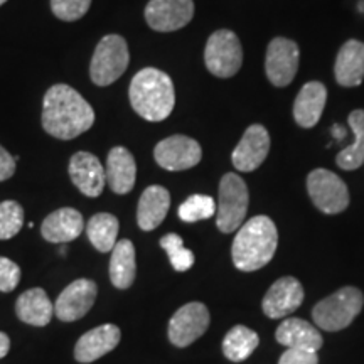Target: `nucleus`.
Wrapping results in <instances>:
<instances>
[{
    "instance_id": "nucleus-6",
    "label": "nucleus",
    "mask_w": 364,
    "mask_h": 364,
    "mask_svg": "<svg viewBox=\"0 0 364 364\" xmlns=\"http://www.w3.org/2000/svg\"><path fill=\"white\" fill-rule=\"evenodd\" d=\"M248 188L247 182L238 174L223 176L220 182V198H218L216 225L223 233H233L243 225L248 211Z\"/></svg>"
},
{
    "instance_id": "nucleus-10",
    "label": "nucleus",
    "mask_w": 364,
    "mask_h": 364,
    "mask_svg": "<svg viewBox=\"0 0 364 364\" xmlns=\"http://www.w3.org/2000/svg\"><path fill=\"white\" fill-rule=\"evenodd\" d=\"M156 162L166 171H188L201 162V145L186 135H172L164 139L154 150Z\"/></svg>"
},
{
    "instance_id": "nucleus-18",
    "label": "nucleus",
    "mask_w": 364,
    "mask_h": 364,
    "mask_svg": "<svg viewBox=\"0 0 364 364\" xmlns=\"http://www.w3.org/2000/svg\"><path fill=\"white\" fill-rule=\"evenodd\" d=\"M327 90L321 81H311L302 86L294 103V118L302 129H312L324 113Z\"/></svg>"
},
{
    "instance_id": "nucleus-33",
    "label": "nucleus",
    "mask_w": 364,
    "mask_h": 364,
    "mask_svg": "<svg viewBox=\"0 0 364 364\" xmlns=\"http://www.w3.org/2000/svg\"><path fill=\"white\" fill-rule=\"evenodd\" d=\"M21 280V268L16 262L0 257V292H12Z\"/></svg>"
},
{
    "instance_id": "nucleus-34",
    "label": "nucleus",
    "mask_w": 364,
    "mask_h": 364,
    "mask_svg": "<svg viewBox=\"0 0 364 364\" xmlns=\"http://www.w3.org/2000/svg\"><path fill=\"white\" fill-rule=\"evenodd\" d=\"M279 364H318V356L314 351L304 349H287L282 354Z\"/></svg>"
},
{
    "instance_id": "nucleus-25",
    "label": "nucleus",
    "mask_w": 364,
    "mask_h": 364,
    "mask_svg": "<svg viewBox=\"0 0 364 364\" xmlns=\"http://www.w3.org/2000/svg\"><path fill=\"white\" fill-rule=\"evenodd\" d=\"M136 273L135 247L130 240H120L112 250L110 280L117 289H129Z\"/></svg>"
},
{
    "instance_id": "nucleus-3",
    "label": "nucleus",
    "mask_w": 364,
    "mask_h": 364,
    "mask_svg": "<svg viewBox=\"0 0 364 364\" xmlns=\"http://www.w3.org/2000/svg\"><path fill=\"white\" fill-rule=\"evenodd\" d=\"M279 245V231L268 216H255L241 225L235 236L231 257L241 272L260 270L272 260Z\"/></svg>"
},
{
    "instance_id": "nucleus-16",
    "label": "nucleus",
    "mask_w": 364,
    "mask_h": 364,
    "mask_svg": "<svg viewBox=\"0 0 364 364\" xmlns=\"http://www.w3.org/2000/svg\"><path fill=\"white\" fill-rule=\"evenodd\" d=\"M73 184L88 198H98L103 193L107 174L97 156L90 152H76L70 161Z\"/></svg>"
},
{
    "instance_id": "nucleus-31",
    "label": "nucleus",
    "mask_w": 364,
    "mask_h": 364,
    "mask_svg": "<svg viewBox=\"0 0 364 364\" xmlns=\"http://www.w3.org/2000/svg\"><path fill=\"white\" fill-rule=\"evenodd\" d=\"M24 226V209L16 201L0 203V240H11Z\"/></svg>"
},
{
    "instance_id": "nucleus-38",
    "label": "nucleus",
    "mask_w": 364,
    "mask_h": 364,
    "mask_svg": "<svg viewBox=\"0 0 364 364\" xmlns=\"http://www.w3.org/2000/svg\"><path fill=\"white\" fill-rule=\"evenodd\" d=\"M6 2H7V0H0V6H4Z\"/></svg>"
},
{
    "instance_id": "nucleus-12",
    "label": "nucleus",
    "mask_w": 364,
    "mask_h": 364,
    "mask_svg": "<svg viewBox=\"0 0 364 364\" xmlns=\"http://www.w3.org/2000/svg\"><path fill=\"white\" fill-rule=\"evenodd\" d=\"M194 17L193 0H150L145 21L157 33H174L188 26Z\"/></svg>"
},
{
    "instance_id": "nucleus-22",
    "label": "nucleus",
    "mask_w": 364,
    "mask_h": 364,
    "mask_svg": "<svg viewBox=\"0 0 364 364\" xmlns=\"http://www.w3.org/2000/svg\"><path fill=\"white\" fill-rule=\"evenodd\" d=\"M107 182L115 194H127L134 189L136 164L129 149L113 147L107 161Z\"/></svg>"
},
{
    "instance_id": "nucleus-13",
    "label": "nucleus",
    "mask_w": 364,
    "mask_h": 364,
    "mask_svg": "<svg viewBox=\"0 0 364 364\" xmlns=\"http://www.w3.org/2000/svg\"><path fill=\"white\" fill-rule=\"evenodd\" d=\"M97 294L98 289L93 280H75L58 297L56 304H54V314L63 322L80 321L93 307Z\"/></svg>"
},
{
    "instance_id": "nucleus-30",
    "label": "nucleus",
    "mask_w": 364,
    "mask_h": 364,
    "mask_svg": "<svg viewBox=\"0 0 364 364\" xmlns=\"http://www.w3.org/2000/svg\"><path fill=\"white\" fill-rule=\"evenodd\" d=\"M161 247L169 255L171 265L176 272H186L194 265V253L184 247V241L179 235H166L161 238Z\"/></svg>"
},
{
    "instance_id": "nucleus-28",
    "label": "nucleus",
    "mask_w": 364,
    "mask_h": 364,
    "mask_svg": "<svg viewBox=\"0 0 364 364\" xmlns=\"http://www.w3.org/2000/svg\"><path fill=\"white\" fill-rule=\"evenodd\" d=\"M258 344H260V338L257 332L240 324L226 334L223 341V353L230 361L241 363L252 356Z\"/></svg>"
},
{
    "instance_id": "nucleus-14",
    "label": "nucleus",
    "mask_w": 364,
    "mask_h": 364,
    "mask_svg": "<svg viewBox=\"0 0 364 364\" xmlns=\"http://www.w3.org/2000/svg\"><path fill=\"white\" fill-rule=\"evenodd\" d=\"M270 152V134L263 125L255 124L248 127L240 144L233 150V166L240 172H252L265 162V159Z\"/></svg>"
},
{
    "instance_id": "nucleus-21",
    "label": "nucleus",
    "mask_w": 364,
    "mask_h": 364,
    "mask_svg": "<svg viewBox=\"0 0 364 364\" xmlns=\"http://www.w3.org/2000/svg\"><path fill=\"white\" fill-rule=\"evenodd\" d=\"M336 80L341 86L353 88L364 80V43L349 39L339 49L334 66Z\"/></svg>"
},
{
    "instance_id": "nucleus-11",
    "label": "nucleus",
    "mask_w": 364,
    "mask_h": 364,
    "mask_svg": "<svg viewBox=\"0 0 364 364\" xmlns=\"http://www.w3.org/2000/svg\"><path fill=\"white\" fill-rule=\"evenodd\" d=\"M209 327V311L201 302L182 306L169 322V339L177 348H188Z\"/></svg>"
},
{
    "instance_id": "nucleus-24",
    "label": "nucleus",
    "mask_w": 364,
    "mask_h": 364,
    "mask_svg": "<svg viewBox=\"0 0 364 364\" xmlns=\"http://www.w3.org/2000/svg\"><path fill=\"white\" fill-rule=\"evenodd\" d=\"M54 307L43 289H31L17 299L16 314L22 322L44 327L53 318Z\"/></svg>"
},
{
    "instance_id": "nucleus-9",
    "label": "nucleus",
    "mask_w": 364,
    "mask_h": 364,
    "mask_svg": "<svg viewBox=\"0 0 364 364\" xmlns=\"http://www.w3.org/2000/svg\"><path fill=\"white\" fill-rule=\"evenodd\" d=\"M299 46L285 38H275L268 44L265 73L273 86H289L299 71Z\"/></svg>"
},
{
    "instance_id": "nucleus-27",
    "label": "nucleus",
    "mask_w": 364,
    "mask_h": 364,
    "mask_svg": "<svg viewBox=\"0 0 364 364\" xmlns=\"http://www.w3.org/2000/svg\"><path fill=\"white\" fill-rule=\"evenodd\" d=\"M118 228L120 225H118L117 216L110 215V213H98V215L91 216L88 225H86V233H88L91 245L98 252L107 253L112 252L117 245Z\"/></svg>"
},
{
    "instance_id": "nucleus-8",
    "label": "nucleus",
    "mask_w": 364,
    "mask_h": 364,
    "mask_svg": "<svg viewBox=\"0 0 364 364\" xmlns=\"http://www.w3.org/2000/svg\"><path fill=\"white\" fill-rule=\"evenodd\" d=\"M307 191L316 208L326 215H338L349 206L348 186L327 169H316L309 174Z\"/></svg>"
},
{
    "instance_id": "nucleus-26",
    "label": "nucleus",
    "mask_w": 364,
    "mask_h": 364,
    "mask_svg": "<svg viewBox=\"0 0 364 364\" xmlns=\"http://www.w3.org/2000/svg\"><path fill=\"white\" fill-rule=\"evenodd\" d=\"M348 124L354 134V144L341 150L336 162L341 169L354 171L364 164V110H354L348 118Z\"/></svg>"
},
{
    "instance_id": "nucleus-32",
    "label": "nucleus",
    "mask_w": 364,
    "mask_h": 364,
    "mask_svg": "<svg viewBox=\"0 0 364 364\" xmlns=\"http://www.w3.org/2000/svg\"><path fill=\"white\" fill-rule=\"evenodd\" d=\"M91 0H51V9L58 19L78 21L90 11Z\"/></svg>"
},
{
    "instance_id": "nucleus-1",
    "label": "nucleus",
    "mask_w": 364,
    "mask_h": 364,
    "mask_svg": "<svg viewBox=\"0 0 364 364\" xmlns=\"http://www.w3.org/2000/svg\"><path fill=\"white\" fill-rule=\"evenodd\" d=\"M95 124L93 107L68 85H54L43 100V129L59 140H71Z\"/></svg>"
},
{
    "instance_id": "nucleus-36",
    "label": "nucleus",
    "mask_w": 364,
    "mask_h": 364,
    "mask_svg": "<svg viewBox=\"0 0 364 364\" xmlns=\"http://www.w3.org/2000/svg\"><path fill=\"white\" fill-rule=\"evenodd\" d=\"M9 349H11V339H9L7 334L0 332V359L7 356Z\"/></svg>"
},
{
    "instance_id": "nucleus-19",
    "label": "nucleus",
    "mask_w": 364,
    "mask_h": 364,
    "mask_svg": "<svg viewBox=\"0 0 364 364\" xmlns=\"http://www.w3.org/2000/svg\"><path fill=\"white\" fill-rule=\"evenodd\" d=\"M171 208V194L162 186H150L142 193L136 208V223L140 230L152 231L166 220Z\"/></svg>"
},
{
    "instance_id": "nucleus-37",
    "label": "nucleus",
    "mask_w": 364,
    "mask_h": 364,
    "mask_svg": "<svg viewBox=\"0 0 364 364\" xmlns=\"http://www.w3.org/2000/svg\"><path fill=\"white\" fill-rule=\"evenodd\" d=\"M331 132H332V136H334V140H338V142H339V140H343L346 136L344 127H341V125H332Z\"/></svg>"
},
{
    "instance_id": "nucleus-5",
    "label": "nucleus",
    "mask_w": 364,
    "mask_h": 364,
    "mask_svg": "<svg viewBox=\"0 0 364 364\" xmlns=\"http://www.w3.org/2000/svg\"><path fill=\"white\" fill-rule=\"evenodd\" d=\"M130 63L127 41L118 34L105 36L95 49L90 65V78L97 86H108L120 78Z\"/></svg>"
},
{
    "instance_id": "nucleus-7",
    "label": "nucleus",
    "mask_w": 364,
    "mask_h": 364,
    "mask_svg": "<svg viewBox=\"0 0 364 364\" xmlns=\"http://www.w3.org/2000/svg\"><path fill=\"white\" fill-rule=\"evenodd\" d=\"M204 63L216 78H231L243 65V48L233 31L220 29L209 36L204 49Z\"/></svg>"
},
{
    "instance_id": "nucleus-4",
    "label": "nucleus",
    "mask_w": 364,
    "mask_h": 364,
    "mask_svg": "<svg viewBox=\"0 0 364 364\" xmlns=\"http://www.w3.org/2000/svg\"><path fill=\"white\" fill-rule=\"evenodd\" d=\"M363 304L364 297L361 290L356 287H344L331 297L321 300L314 307L312 318L324 331H343L358 317Z\"/></svg>"
},
{
    "instance_id": "nucleus-23",
    "label": "nucleus",
    "mask_w": 364,
    "mask_h": 364,
    "mask_svg": "<svg viewBox=\"0 0 364 364\" xmlns=\"http://www.w3.org/2000/svg\"><path fill=\"white\" fill-rule=\"evenodd\" d=\"M275 338L287 349H304L317 353L322 348V336L304 318H287L275 332Z\"/></svg>"
},
{
    "instance_id": "nucleus-29",
    "label": "nucleus",
    "mask_w": 364,
    "mask_h": 364,
    "mask_svg": "<svg viewBox=\"0 0 364 364\" xmlns=\"http://www.w3.org/2000/svg\"><path fill=\"white\" fill-rule=\"evenodd\" d=\"M216 211V203L211 196L194 194L189 196L179 206V218L184 223H196L209 220Z\"/></svg>"
},
{
    "instance_id": "nucleus-35",
    "label": "nucleus",
    "mask_w": 364,
    "mask_h": 364,
    "mask_svg": "<svg viewBox=\"0 0 364 364\" xmlns=\"http://www.w3.org/2000/svg\"><path fill=\"white\" fill-rule=\"evenodd\" d=\"M16 172V161L6 149L0 145V182L11 179Z\"/></svg>"
},
{
    "instance_id": "nucleus-17",
    "label": "nucleus",
    "mask_w": 364,
    "mask_h": 364,
    "mask_svg": "<svg viewBox=\"0 0 364 364\" xmlns=\"http://www.w3.org/2000/svg\"><path fill=\"white\" fill-rule=\"evenodd\" d=\"M122 339V332L117 326L113 324H103L100 327H95L81 336L76 343L75 348V358L76 361L88 364L97 361V359L103 358L117 348Z\"/></svg>"
},
{
    "instance_id": "nucleus-2",
    "label": "nucleus",
    "mask_w": 364,
    "mask_h": 364,
    "mask_svg": "<svg viewBox=\"0 0 364 364\" xmlns=\"http://www.w3.org/2000/svg\"><path fill=\"white\" fill-rule=\"evenodd\" d=\"M132 108L147 122H162L176 105V91L167 73L144 68L132 80L129 88Z\"/></svg>"
},
{
    "instance_id": "nucleus-20",
    "label": "nucleus",
    "mask_w": 364,
    "mask_h": 364,
    "mask_svg": "<svg viewBox=\"0 0 364 364\" xmlns=\"http://www.w3.org/2000/svg\"><path fill=\"white\" fill-rule=\"evenodd\" d=\"M85 230V221L80 211L73 208H61L43 221L41 233L51 243H68L76 240Z\"/></svg>"
},
{
    "instance_id": "nucleus-15",
    "label": "nucleus",
    "mask_w": 364,
    "mask_h": 364,
    "mask_svg": "<svg viewBox=\"0 0 364 364\" xmlns=\"http://www.w3.org/2000/svg\"><path fill=\"white\" fill-rule=\"evenodd\" d=\"M304 289L300 282L294 277H284L273 284L265 297L262 307L270 318H282L302 306Z\"/></svg>"
}]
</instances>
